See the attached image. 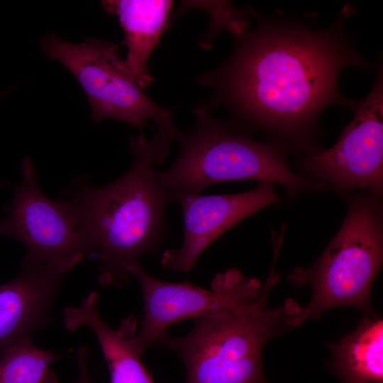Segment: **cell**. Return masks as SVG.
Instances as JSON below:
<instances>
[{
  "label": "cell",
  "mask_w": 383,
  "mask_h": 383,
  "mask_svg": "<svg viewBox=\"0 0 383 383\" xmlns=\"http://www.w3.org/2000/svg\"><path fill=\"white\" fill-rule=\"evenodd\" d=\"M1 96V95H0Z\"/></svg>",
  "instance_id": "cell-17"
},
{
  "label": "cell",
  "mask_w": 383,
  "mask_h": 383,
  "mask_svg": "<svg viewBox=\"0 0 383 383\" xmlns=\"http://www.w3.org/2000/svg\"><path fill=\"white\" fill-rule=\"evenodd\" d=\"M129 272L138 280L143 295L144 314L140 328L131 343L140 356L171 325L218 311L243 297L261 282L245 277L236 268L218 273L211 289L189 282H169L148 274L135 262Z\"/></svg>",
  "instance_id": "cell-8"
},
{
  "label": "cell",
  "mask_w": 383,
  "mask_h": 383,
  "mask_svg": "<svg viewBox=\"0 0 383 383\" xmlns=\"http://www.w3.org/2000/svg\"><path fill=\"white\" fill-rule=\"evenodd\" d=\"M194 113V128L177 133L176 160L165 170H155L157 181L171 194H198L213 184L254 179L279 183L289 195L326 188L323 182L293 172L282 148L234 130L213 117L207 105L197 106Z\"/></svg>",
  "instance_id": "cell-4"
},
{
  "label": "cell",
  "mask_w": 383,
  "mask_h": 383,
  "mask_svg": "<svg viewBox=\"0 0 383 383\" xmlns=\"http://www.w3.org/2000/svg\"><path fill=\"white\" fill-rule=\"evenodd\" d=\"M184 217L183 242L161 257L167 271L189 272L199 255L216 238L247 217L276 203L279 195L272 182H259L252 190L232 194H171Z\"/></svg>",
  "instance_id": "cell-10"
},
{
  "label": "cell",
  "mask_w": 383,
  "mask_h": 383,
  "mask_svg": "<svg viewBox=\"0 0 383 383\" xmlns=\"http://www.w3.org/2000/svg\"><path fill=\"white\" fill-rule=\"evenodd\" d=\"M370 94L357 101L354 116L331 148L314 150L304 169L318 179L347 192L366 189L379 196L383 185V75L379 60Z\"/></svg>",
  "instance_id": "cell-7"
},
{
  "label": "cell",
  "mask_w": 383,
  "mask_h": 383,
  "mask_svg": "<svg viewBox=\"0 0 383 383\" xmlns=\"http://www.w3.org/2000/svg\"><path fill=\"white\" fill-rule=\"evenodd\" d=\"M84 258L77 255L39 267L21 268L17 277L0 284V353L47 328L65 278Z\"/></svg>",
  "instance_id": "cell-11"
},
{
  "label": "cell",
  "mask_w": 383,
  "mask_h": 383,
  "mask_svg": "<svg viewBox=\"0 0 383 383\" xmlns=\"http://www.w3.org/2000/svg\"><path fill=\"white\" fill-rule=\"evenodd\" d=\"M379 196H352L337 234L312 266L296 267L288 279L311 284L309 303L289 318L292 328L326 311L343 306L370 307V293L383 255L382 214Z\"/></svg>",
  "instance_id": "cell-5"
},
{
  "label": "cell",
  "mask_w": 383,
  "mask_h": 383,
  "mask_svg": "<svg viewBox=\"0 0 383 383\" xmlns=\"http://www.w3.org/2000/svg\"><path fill=\"white\" fill-rule=\"evenodd\" d=\"M355 10L347 4L331 25L318 28L279 11L266 16L250 9L254 26L249 18L233 35L230 57L197 78L212 90L207 106L227 109L228 123L238 132L264 130L301 145L327 106H356L338 87L344 68L371 66L344 30Z\"/></svg>",
  "instance_id": "cell-1"
},
{
  "label": "cell",
  "mask_w": 383,
  "mask_h": 383,
  "mask_svg": "<svg viewBox=\"0 0 383 383\" xmlns=\"http://www.w3.org/2000/svg\"><path fill=\"white\" fill-rule=\"evenodd\" d=\"M337 372L344 383H383V323L365 318L333 345Z\"/></svg>",
  "instance_id": "cell-14"
},
{
  "label": "cell",
  "mask_w": 383,
  "mask_h": 383,
  "mask_svg": "<svg viewBox=\"0 0 383 383\" xmlns=\"http://www.w3.org/2000/svg\"><path fill=\"white\" fill-rule=\"evenodd\" d=\"M21 171L22 182L13 189L7 216L0 221V234L26 247L21 268L39 267L77 255L84 256L71 206L62 199L52 201L42 192L28 157L23 159Z\"/></svg>",
  "instance_id": "cell-9"
},
{
  "label": "cell",
  "mask_w": 383,
  "mask_h": 383,
  "mask_svg": "<svg viewBox=\"0 0 383 383\" xmlns=\"http://www.w3.org/2000/svg\"><path fill=\"white\" fill-rule=\"evenodd\" d=\"M89 349L85 345H80L76 353L77 367V383H91L89 374Z\"/></svg>",
  "instance_id": "cell-16"
},
{
  "label": "cell",
  "mask_w": 383,
  "mask_h": 383,
  "mask_svg": "<svg viewBox=\"0 0 383 383\" xmlns=\"http://www.w3.org/2000/svg\"><path fill=\"white\" fill-rule=\"evenodd\" d=\"M40 45L45 55L60 62L77 79L95 123L111 118L142 131L152 120L158 132L175 140L179 130L172 109L157 105L144 94L127 72L118 45L93 38L73 43L52 34L45 36Z\"/></svg>",
  "instance_id": "cell-6"
},
{
  "label": "cell",
  "mask_w": 383,
  "mask_h": 383,
  "mask_svg": "<svg viewBox=\"0 0 383 383\" xmlns=\"http://www.w3.org/2000/svg\"><path fill=\"white\" fill-rule=\"evenodd\" d=\"M172 140L157 131L130 140L131 167L111 183L92 187L77 179L60 199L72 207L84 257L97 262L99 282L121 288L130 282L129 267L155 252L166 236L165 210L170 192L155 177V165L167 155Z\"/></svg>",
  "instance_id": "cell-2"
},
{
  "label": "cell",
  "mask_w": 383,
  "mask_h": 383,
  "mask_svg": "<svg viewBox=\"0 0 383 383\" xmlns=\"http://www.w3.org/2000/svg\"><path fill=\"white\" fill-rule=\"evenodd\" d=\"M172 4L170 0L101 1L106 12L118 18L128 49L125 68L141 89L152 82L148 62L167 26Z\"/></svg>",
  "instance_id": "cell-13"
},
{
  "label": "cell",
  "mask_w": 383,
  "mask_h": 383,
  "mask_svg": "<svg viewBox=\"0 0 383 383\" xmlns=\"http://www.w3.org/2000/svg\"><path fill=\"white\" fill-rule=\"evenodd\" d=\"M279 279V273L271 270L263 285L224 308L193 318L186 335L172 336L165 331L155 345L179 356L186 383H266L262 348L270 339L291 328L289 318L299 308L292 299L281 307L267 306Z\"/></svg>",
  "instance_id": "cell-3"
},
{
  "label": "cell",
  "mask_w": 383,
  "mask_h": 383,
  "mask_svg": "<svg viewBox=\"0 0 383 383\" xmlns=\"http://www.w3.org/2000/svg\"><path fill=\"white\" fill-rule=\"evenodd\" d=\"M99 294L89 292L78 306L63 311V323L70 331L87 326L94 333L108 366L110 383H154L133 348L130 338L135 333L137 318L130 316L113 329L100 316Z\"/></svg>",
  "instance_id": "cell-12"
},
{
  "label": "cell",
  "mask_w": 383,
  "mask_h": 383,
  "mask_svg": "<svg viewBox=\"0 0 383 383\" xmlns=\"http://www.w3.org/2000/svg\"><path fill=\"white\" fill-rule=\"evenodd\" d=\"M60 355L52 350L40 349L24 338L0 355V383H57L51 364Z\"/></svg>",
  "instance_id": "cell-15"
}]
</instances>
